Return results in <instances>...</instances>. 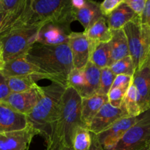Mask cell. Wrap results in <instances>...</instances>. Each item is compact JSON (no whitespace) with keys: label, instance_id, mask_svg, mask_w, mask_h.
Here are the masks:
<instances>
[{"label":"cell","instance_id":"6da1fadb","mask_svg":"<svg viewBox=\"0 0 150 150\" xmlns=\"http://www.w3.org/2000/svg\"><path fill=\"white\" fill-rule=\"evenodd\" d=\"M24 58L49 76L52 82L67 86L68 76L74 68L68 42L51 45L36 42Z\"/></svg>","mask_w":150,"mask_h":150},{"label":"cell","instance_id":"7a4b0ae2","mask_svg":"<svg viewBox=\"0 0 150 150\" xmlns=\"http://www.w3.org/2000/svg\"><path fill=\"white\" fill-rule=\"evenodd\" d=\"M82 98L71 87L67 86L63 94L56 120L51 127L46 146L63 144L72 147L75 130L84 125L81 121ZM85 126V125H84Z\"/></svg>","mask_w":150,"mask_h":150},{"label":"cell","instance_id":"3957f363","mask_svg":"<svg viewBox=\"0 0 150 150\" xmlns=\"http://www.w3.org/2000/svg\"><path fill=\"white\" fill-rule=\"evenodd\" d=\"M67 86L51 82L43 87L44 94L28 115V127L35 135H41L48 140L51 127L58 114L62 96Z\"/></svg>","mask_w":150,"mask_h":150},{"label":"cell","instance_id":"277c9868","mask_svg":"<svg viewBox=\"0 0 150 150\" xmlns=\"http://www.w3.org/2000/svg\"><path fill=\"white\" fill-rule=\"evenodd\" d=\"M74 21L71 0H30L26 27H43L50 23L70 26Z\"/></svg>","mask_w":150,"mask_h":150},{"label":"cell","instance_id":"5b68a950","mask_svg":"<svg viewBox=\"0 0 150 150\" xmlns=\"http://www.w3.org/2000/svg\"><path fill=\"white\" fill-rule=\"evenodd\" d=\"M123 30L135 71L150 58V27L142 24L137 16L124 26Z\"/></svg>","mask_w":150,"mask_h":150},{"label":"cell","instance_id":"8992f818","mask_svg":"<svg viewBox=\"0 0 150 150\" xmlns=\"http://www.w3.org/2000/svg\"><path fill=\"white\" fill-rule=\"evenodd\" d=\"M41 27H21L0 35L4 62L24 57L32 44L36 42Z\"/></svg>","mask_w":150,"mask_h":150},{"label":"cell","instance_id":"52a82bcc","mask_svg":"<svg viewBox=\"0 0 150 150\" xmlns=\"http://www.w3.org/2000/svg\"><path fill=\"white\" fill-rule=\"evenodd\" d=\"M150 142V110L139 116L119 143L110 150H138Z\"/></svg>","mask_w":150,"mask_h":150},{"label":"cell","instance_id":"ba28073f","mask_svg":"<svg viewBox=\"0 0 150 150\" xmlns=\"http://www.w3.org/2000/svg\"><path fill=\"white\" fill-rule=\"evenodd\" d=\"M138 117H124L117 120L108 128L96 135L99 142L104 150L114 147L122 139L127 130L137 122Z\"/></svg>","mask_w":150,"mask_h":150},{"label":"cell","instance_id":"9c48e42d","mask_svg":"<svg viewBox=\"0 0 150 150\" xmlns=\"http://www.w3.org/2000/svg\"><path fill=\"white\" fill-rule=\"evenodd\" d=\"M127 116V113L123 106L121 108H116L107 102L101 107L96 115L94 117L88 129L91 133L98 135L108 128L117 120Z\"/></svg>","mask_w":150,"mask_h":150},{"label":"cell","instance_id":"30bf717a","mask_svg":"<svg viewBox=\"0 0 150 150\" xmlns=\"http://www.w3.org/2000/svg\"><path fill=\"white\" fill-rule=\"evenodd\" d=\"M68 45L70 48L74 67L83 70L89 62L91 43L84 32H71L68 38Z\"/></svg>","mask_w":150,"mask_h":150},{"label":"cell","instance_id":"8fae6325","mask_svg":"<svg viewBox=\"0 0 150 150\" xmlns=\"http://www.w3.org/2000/svg\"><path fill=\"white\" fill-rule=\"evenodd\" d=\"M132 83L137 89L141 113L150 110V58L142 67L135 70Z\"/></svg>","mask_w":150,"mask_h":150},{"label":"cell","instance_id":"7c38bea8","mask_svg":"<svg viewBox=\"0 0 150 150\" xmlns=\"http://www.w3.org/2000/svg\"><path fill=\"white\" fill-rule=\"evenodd\" d=\"M5 77L15 76H32L37 80L48 79L52 82V79L32 63L29 62L24 57L14 59L5 62L4 67L1 71Z\"/></svg>","mask_w":150,"mask_h":150},{"label":"cell","instance_id":"4fadbf2b","mask_svg":"<svg viewBox=\"0 0 150 150\" xmlns=\"http://www.w3.org/2000/svg\"><path fill=\"white\" fill-rule=\"evenodd\" d=\"M44 94L43 87L38 86L35 89L20 93H10L3 102L21 114L28 115Z\"/></svg>","mask_w":150,"mask_h":150},{"label":"cell","instance_id":"5bb4252c","mask_svg":"<svg viewBox=\"0 0 150 150\" xmlns=\"http://www.w3.org/2000/svg\"><path fill=\"white\" fill-rule=\"evenodd\" d=\"M28 127L27 117L0 101V133L19 131Z\"/></svg>","mask_w":150,"mask_h":150},{"label":"cell","instance_id":"9a60e30c","mask_svg":"<svg viewBox=\"0 0 150 150\" xmlns=\"http://www.w3.org/2000/svg\"><path fill=\"white\" fill-rule=\"evenodd\" d=\"M35 136L29 127L19 131L0 133V150H28Z\"/></svg>","mask_w":150,"mask_h":150},{"label":"cell","instance_id":"2e32d148","mask_svg":"<svg viewBox=\"0 0 150 150\" xmlns=\"http://www.w3.org/2000/svg\"><path fill=\"white\" fill-rule=\"evenodd\" d=\"M71 32L69 25L47 23L40 29L36 42L51 45L68 42V38Z\"/></svg>","mask_w":150,"mask_h":150},{"label":"cell","instance_id":"e0dca14e","mask_svg":"<svg viewBox=\"0 0 150 150\" xmlns=\"http://www.w3.org/2000/svg\"><path fill=\"white\" fill-rule=\"evenodd\" d=\"M72 13L74 21H78L85 30L102 17L99 10V2L90 0H87L81 8L77 10L72 9Z\"/></svg>","mask_w":150,"mask_h":150},{"label":"cell","instance_id":"ac0fdd59","mask_svg":"<svg viewBox=\"0 0 150 150\" xmlns=\"http://www.w3.org/2000/svg\"><path fill=\"white\" fill-rule=\"evenodd\" d=\"M107 102V95H95L89 98H82L81 121L87 128L101 107Z\"/></svg>","mask_w":150,"mask_h":150},{"label":"cell","instance_id":"d6986e66","mask_svg":"<svg viewBox=\"0 0 150 150\" xmlns=\"http://www.w3.org/2000/svg\"><path fill=\"white\" fill-rule=\"evenodd\" d=\"M112 37L108 42L110 52V66L116 62L129 56L127 40L123 29L111 30Z\"/></svg>","mask_w":150,"mask_h":150},{"label":"cell","instance_id":"ffe728a7","mask_svg":"<svg viewBox=\"0 0 150 150\" xmlns=\"http://www.w3.org/2000/svg\"><path fill=\"white\" fill-rule=\"evenodd\" d=\"M137 16L124 1L111 14L106 17V20L110 30H119L123 29L126 23Z\"/></svg>","mask_w":150,"mask_h":150},{"label":"cell","instance_id":"44dd1931","mask_svg":"<svg viewBox=\"0 0 150 150\" xmlns=\"http://www.w3.org/2000/svg\"><path fill=\"white\" fill-rule=\"evenodd\" d=\"M83 72L85 75V86L80 97L82 98H86L97 95L99 88L101 69L89 61L84 67Z\"/></svg>","mask_w":150,"mask_h":150},{"label":"cell","instance_id":"7402d4cb","mask_svg":"<svg viewBox=\"0 0 150 150\" xmlns=\"http://www.w3.org/2000/svg\"><path fill=\"white\" fill-rule=\"evenodd\" d=\"M84 34L92 42H109L112 37L111 30L107 25L106 18L102 16L84 31Z\"/></svg>","mask_w":150,"mask_h":150},{"label":"cell","instance_id":"603a6c76","mask_svg":"<svg viewBox=\"0 0 150 150\" xmlns=\"http://www.w3.org/2000/svg\"><path fill=\"white\" fill-rule=\"evenodd\" d=\"M89 61L99 69L110 67V52L108 42H92Z\"/></svg>","mask_w":150,"mask_h":150},{"label":"cell","instance_id":"cb8c5ba5","mask_svg":"<svg viewBox=\"0 0 150 150\" xmlns=\"http://www.w3.org/2000/svg\"><path fill=\"white\" fill-rule=\"evenodd\" d=\"M7 83L11 93H20L35 89L38 86V80L32 76H15L6 77Z\"/></svg>","mask_w":150,"mask_h":150},{"label":"cell","instance_id":"d4e9b609","mask_svg":"<svg viewBox=\"0 0 150 150\" xmlns=\"http://www.w3.org/2000/svg\"><path fill=\"white\" fill-rule=\"evenodd\" d=\"M122 106L129 117H138L142 114L138 103V95L137 89L132 82L126 91Z\"/></svg>","mask_w":150,"mask_h":150},{"label":"cell","instance_id":"484cf974","mask_svg":"<svg viewBox=\"0 0 150 150\" xmlns=\"http://www.w3.org/2000/svg\"><path fill=\"white\" fill-rule=\"evenodd\" d=\"M91 144V132L85 126L80 125L75 130L72 138L74 150H88Z\"/></svg>","mask_w":150,"mask_h":150},{"label":"cell","instance_id":"4316f807","mask_svg":"<svg viewBox=\"0 0 150 150\" xmlns=\"http://www.w3.org/2000/svg\"><path fill=\"white\" fill-rule=\"evenodd\" d=\"M110 68L116 76L119 75L133 76L135 73V67L130 56L116 62L110 66Z\"/></svg>","mask_w":150,"mask_h":150},{"label":"cell","instance_id":"83f0119b","mask_svg":"<svg viewBox=\"0 0 150 150\" xmlns=\"http://www.w3.org/2000/svg\"><path fill=\"white\" fill-rule=\"evenodd\" d=\"M67 86L71 87L81 96L85 86V79L83 70L74 68L68 76Z\"/></svg>","mask_w":150,"mask_h":150},{"label":"cell","instance_id":"f1b7e54d","mask_svg":"<svg viewBox=\"0 0 150 150\" xmlns=\"http://www.w3.org/2000/svg\"><path fill=\"white\" fill-rule=\"evenodd\" d=\"M116 76L110 70V67L101 69L99 88L97 95H107L112 87Z\"/></svg>","mask_w":150,"mask_h":150},{"label":"cell","instance_id":"f546056e","mask_svg":"<svg viewBox=\"0 0 150 150\" xmlns=\"http://www.w3.org/2000/svg\"><path fill=\"white\" fill-rule=\"evenodd\" d=\"M127 89L123 88H114L110 89L107 94L108 102L110 105L116 108H121Z\"/></svg>","mask_w":150,"mask_h":150},{"label":"cell","instance_id":"4dcf8cb0","mask_svg":"<svg viewBox=\"0 0 150 150\" xmlns=\"http://www.w3.org/2000/svg\"><path fill=\"white\" fill-rule=\"evenodd\" d=\"M124 0H104L99 2V10L104 17H107L115 9L117 8Z\"/></svg>","mask_w":150,"mask_h":150},{"label":"cell","instance_id":"1f68e13d","mask_svg":"<svg viewBox=\"0 0 150 150\" xmlns=\"http://www.w3.org/2000/svg\"><path fill=\"white\" fill-rule=\"evenodd\" d=\"M132 82V76H126V75H119L116 76L111 89L114 88H123L126 89L129 87Z\"/></svg>","mask_w":150,"mask_h":150},{"label":"cell","instance_id":"d6a6232c","mask_svg":"<svg viewBox=\"0 0 150 150\" xmlns=\"http://www.w3.org/2000/svg\"><path fill=\"white\" fill-rule=\"evenodd\" d=\"M125 3L138 16H141L144 12L146 0H124Z\"/></svg>","mask_w":150,"mask_h":150},{"label":"cell","instance_id":"836d02e7","mask_svg":"<svg viewBox=\"0 0 150 150\" xmlns=\"http://www.w3.org/2000/svg\"><path fill=\"white\" fill-rule=\"evenodd\" d=\"M10 89L7 83V78L0 72V101H4L10 95Z\"/></svg>","mask_w":150,"mask_h":150},{"label":"cell","instance_id":"e575fe53","mask_svg":"<svg viewBox=\"0 0 150 150\" xmlns=\"http://www.w3.org/2000/svg\"><path fill=\"white\" fill-rule=\"evenodd\" d=\"M140 20L142 24L150 27V0H146L144 12L140 16Z\"/></svg>","mask_w":150,"mask_h":150},{"label":"cell","instance_id":"d590c367","mask_svg":"<svg viewBox=\"0 0 150 150\" xmlns=\"http://www.w3.org/2000/svg\"><path fill=\"white\" fill-rule=\"evenodd\" d=\"M91 144L89 149L88 150H104V148L101 146V145L100 144V143L99 142L96 135L91 133Z\"/></svg>","mask_w":150,"mask_h":150},{"label":"cell","instance_id":"8d00e7d4","mask_svg":"<svg viewBox=\"0 0 150 150\" xmlns=\"http://www.w3.org/2000/svg\"><path fill=\"white\" fill-rule=\"evenodd\" d=\"M46 150H74L71 146L63 144H55L51 146H46Z\"/></svg>","mask_w":150,"mask_h":150},{"label":"cell","instance_id":"74e56055","mask_svg":"<svg viewBox=\"0 0 150 150\" xmlns=\"http://www.w3.org/2000/svg\"><path fill=\"white\" fill-rule=\"evenodd\" d=\"M4 64H5V62H4V59H3L2 55H0V72H1L4 69Z\"/></svg>","mask_w":150,"mask_h":150},{"label":"cell","instance_id":"f35d334b","mask_svg":"<svg viewBox=\"0 0 150 150\" xmlns=\"http://www.w3.org/2000/svg\"><path fill=\"white\" fill-rule=\"evenodd\" d=\"M138 150H150V142H149L146 145H145V146H143L142 148Z\"/></svg>","mask_w":150,"mask_h":150},{"label":"cell","instance_id":"ab89813d","mask_svg":"<svg viewBox=\"0 0 150 150\" xmlns=\"http://www.w3.org/2000/svg\"><path fill=\"white\" fill-rule=\"evenodd\" d=\"M3 17H4V13H0V26H1V21H2Z\"/></svg>","mask_w":150,"mask_h":150},{"label":"cell","instance_id":"60d3db41","mask_svg":"<svg viewBox=\"0 0 150 150\" xmlns=\"http://www.w3.org/2000/svg\"><path fill=\"white\" fill-rule=\"evenodd\" d=\"M0 55H2V50H1V43H0Z\"/></svg>","mask_w":150,"mask_h":150}]
</instances>
